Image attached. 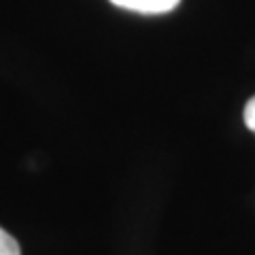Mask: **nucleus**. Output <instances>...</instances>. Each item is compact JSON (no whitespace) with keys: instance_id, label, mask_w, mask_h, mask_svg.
<instances>
[{"instance_id":"obj_1","label":"nucleus","mask_w":255,"mask_h":255,"mask_svg":"<svg viewBox=\"0 0 255 255\" xmlns=\"http://www.w3.org/2000/svg\"><path fill=\"white\" fill-rule=\"evenodd\" d=\"M115 6L134 13H145V15H159L177 9L181 0H111Z\"/></svg>"},{"instance_id":"obj_3","label":"nucleus","mask_w":255,"mask_h":255,"mask_svg":"<svg viewBox=\"0 0 255 255\" xmlns=\"http://www.w3.org/2000/svg\"><path fill=\"white\" fill-rule=\"evenodd\" d=\"M243 119H245L247 130H251V132L255 134V96H253V98L247 100L245 111H243Z\"/></svg>"},{"instance_id":"obj_2","label":"nucleus","mask_w":255,"mask_h":255,"mask_svg":"<svg viewBox=\"0 0 255 255\" xmlns=\"http://www.w3.org/2000/svg\"><path fill=\"white\" fill-rule=\"evenodd\" d=\"M0 255H21L17 241L9 232H4L2 228H0Z\"/></svg>"}]
</instances>
